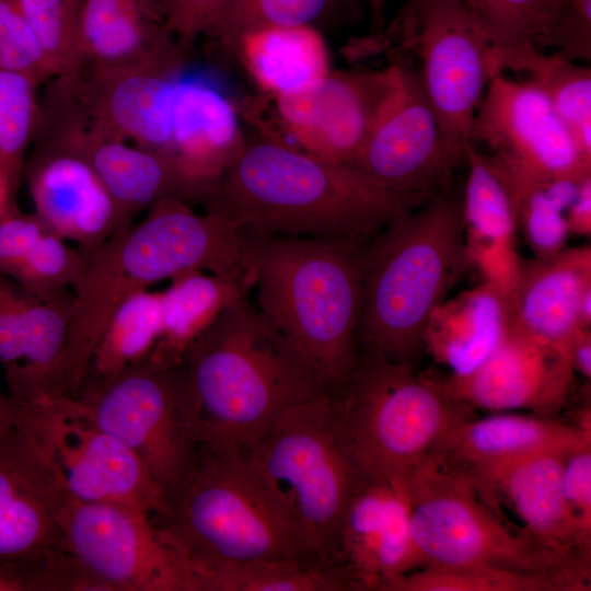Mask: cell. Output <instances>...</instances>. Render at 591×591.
<instances>
[{
    "instance_id": "1",
    "label": "cell",
    "mask_w": 591,
    "mask_h": 591,
    "mask_svg": "<svg viewBox=\"0 0 591 591\" xmlns=\"http://www.w3.org/2000/svg\"><path fill=\"white\" fill-rule=\"evenodd\" d=\"M428 199L280 139L246 140L204 205L244 234L338 239L366 245L391 220Z\"/></svg>"
},
{
    "instance_id": "7",
    "label": "cell",
    "mask_w": 591,
    "mask_h": 591,
    "mask_svg": "<svg viewBox=\"0 0 591 591\" xmlns=\"http://www.w3.org/2000/svg\"><path fill=\"white\" fill-rule=\"evenodd\" d=\"M245 457L309 555L340 564L338 528L362 474L343 440L335 392L285 409Z\"/></svg>"
},
{
    "instance_id": "48",
    "label": "cell",
    "mask_w": 591,
    "mask_h": 591,
    "mask_svg": "<svg viewBox=\"0 0 591 591\" xmlns=\"http://www.w3.org/2000/svg\"><path fill=\"white\" fill-rule=\"evenodd\" d=\"M567 357L575 374L591 379V328H579L572 336Z\"/></svg>"
},
{
    "instance_id": "38",
    "label": "cell",
    "mask_w": 591,
    "mask_h": 591,
    "mask_svg": "<svg viewBox=\"0 0 591 591\" xmlns=\"http://www.w3.org/2000/svg\"><path fill=\"white\" fill-rule=\"evenodd\" d=\"M39 85L26 73L0 70V166L15 199L35 134Z\"/></svg>"
},
{
    "instance_id": "8",
    "label": "cell",
    "mask_w": 591,
    "mask_h": 591,
    "mask_svg": "<svg viewBox=\"0 0 591 591\" xmlns=\"http://www.w3.org/2000/svg\"><path fill=\"white\" fill-rule=\"evenodd\" d=\"M412 535L422 568L487 565L548 575L590 590L583 572L512 524L463 473L432 456L408 480Z\"/></svg>"
},
{
    "instance_id": "31",
    "label": "cell",
    "mask_w": 591,
    "mask_h": 591,
    "mask_svg": "<svg viewBox=\"0 0 591 591\" xmlns=\"http://www.w3.org/2000/svg\"><path fill=\"white\" fill-rule=\"evenodd\" d=\"M467 178L462 212L467 247L515 246L514 202L507 176L495 157L472 142L465 147Z\"/></svg>"
},
{
    "instance_id": "43",
    "label": "cell",
    "mask_w": 591,
    "mask_h": 591,
    "mask_svg": "<svg viewBox=\"0 0 591 591\" xmlns=\"http://www.w3.org/2000/svg\"><path fill=\"white\" fill-rule=\"evenodd\" d=\"M561 489L572 520L582 534L591 538V440L566 453Z\"/></svg>"
},
{
    "instance_id": "12",
    "label": "cell",
    "mask_w": 591,
    "mask_h": 591,
    "mask_svg": "<svg viewBox=\"0 0 591 591\" xmlns=\"http://www.w3.org/2000/svg\"><path fill=\"white\" fill-rule=\"evenodd\" d=\"M69 94L46 86L23 179L34 213L46 229L81 250L106 241L125 225L120 211L78 147Z\"/></svg>"
},
{
    "instance_id": "24",
    "label": "cell",
    "mask_w": 591,
    "mask_h": 591,
    "mask_svg": "<svg viewBox=\"0 0 591 591\" xmlns=\"http://www.w3.org/2000/svg\"><path fill=\"white\" fill-rule=\"evenodd\" d=\"M77 50L81 71L137 63L184 68L187 55L154 0H83Z\"/></svg>"
},
{
    "instance_id": "19",
    "label": "cell",
    "mask_w": 591,
    "mask_h": 591,
    "mask_svg": "<svg viewBox=\"0 0 591 591\" xmlns=\"http://www.w3.org/2000/svg\"><path fill=\"white\" fill-rule=\"evenodd\" d=\"M69 495L36 443L16 426L0 433V565L66 548L59 515Z\"/></svg>"
},
{
    "instance_id": "15",
    "label": "cell",
    "mask_w": 591,
    "mask_h": 591,
    "mask_svg": "<svg viewBox=\"0 0 591 591\" xmlns=\"http://www.w3.org/2000/svg\"><path fill=\"white\" fill-rule=\"evenodd\" d=\"M470 142L538 179L591 175V161L547 97L506 72L491 77L474 116Z\"/></svg>"
},
{
    "instance_id": "40",
    "label": "cell",
    "mask_w": 591,
    "mask_h": 591,
    "mask_svg": "<svg viewBox=\"0 0 591 591\" xmlns=\"http://www.w3.org/2000/svg\"><path fill=\"white\" fill-rule=\"evenodd\" d=\"M67 242L47 229L8 277L33 296L71 291L80 275L82 253Z\"/></svg>"
},
{
    "instance_id": "3",
    "label": "cell",
    "mask_w": 591,
    "mask_h": 591,
    "mask_svg": "<svg viewBox=\"0 0 591 591\" xmlns=\"http://www.w3.org/2000/svg\"><path fill=\"white\" fill-rule=\"evenodd\" d=\"M471 266L462 197L447 188L395 217L362 247L359 344L415 366L432 312Z\"/></svg>"
},
{
    "instance_id": "36",
    "label": "cell",
    "mask_w": 591,
    "mask_h": 591,
    "mask_svg": "<svg viewBox=\"0 0 591 591\" xmlns=\"http://www.w3.org/2000/svg\"><path fill=\"white\" fill-rule=\"evenodd\" d=\"M477 21L494 48L533 45L555 48L561 0H459Z\"/></svg>"
},
{
    "instance_id": "2",
    "label": "cell",
    "mask_w": 591,
    "mask_h": 591,
    "mask_svg": "<svg viewBox=\"0 0 591 591\" xmlns=\"http://www.w3.org/2000/svg\"><path fill=\"white\" fill-rule=\"evenodd\" d=\"M183 361L199 407L200 442L243 454L285 409L331 392L247 296L220 312Z\"/></svg>"
},
{
    "instance_id": "13",
    "label": "cell",
    "mask_w": 591,
    "mask_h": 591,
    "mask_svg": "<svg viewBox=\"0 0 591 591\" xmlns=\"http://www.w3.org/2000/svg\"><path fill=\"white\" fill-rule=\"evenodd\" d=\"M396 69L390 101L350 165L394 190L430 199L464 160L449 147L415 62L387 50Z\"/></svg>"
},
{
    "instance_id": "16",
    "label": "cell",
    "mask_w": 591,
    "mask_h": 591,
    "mask_svg": "<svg viewBox=\"0 0 591 591\" xmlns=\"http://www.w3.org/2000/svg\"><path fill=\"white\" fill-rule=\"evenodd\" d=\"M395 86L396 69L390 60L382 69L332 70L304 89L275 97L276 111L298 149L350 164Z\"/></svg>"
},
{
    "instance_id": "33",
    "label": "cell",
    "mask_w": 591,
    "mask_h": 591,
    "mask_svg": "<svg viewBox=\"0 0 591 591\" xmlns=\"http://www.w3.org/2000/svg\"><path fill=\"white\" fill-rule=\"evenodd\" d=\"M360 591L343 564L264 559L229 566L204 576L198 591Z\"/></svg>"
},
{
    "instance_id": "4",
    "label": "cell",
    "mask_w": 591,
    "mask_h": 591,
    "mask_svg": "<svg viewBox=\"0 0 591 591\" xmlns=\"http://www.w3.org/2000/svg\"><path fill=\"white\" fill-rule=\"evenodd\" d=\"M244 235L255 304L325 386L337 392L359 354L363 245L328 237Z\"/></svg>"
},
{
    "instance_id": "49",
    "label": "cell",
    "mask_w": 591,
    "mask_h": 591,
    "mask_svg": "<svg viewBox=\"0 0 591 591\" xmlns=\"http://www.w3.org/2000/svg\"><path fill=\"white\" fill-rule=\"evenodd\" d=\"M18 407L9 394L0 391V433L16 426Z\"/></svg>"
},
{
    "instance_id": "6",
    "label": "cell",
    "mask_w": 591,
    "mask_h": 591,
    "mask_svg": "<svg viewBox=\"0 0 591 591\" xmlns=\"http://www.w3.org/2000/svg\"><path fill=\"white\" fill-rule=\"evenodd\" d=\"M345 445L361 474L408 480L475 409L443 384L363 348L346 383L335 392Z\"/></svg>"
},
{
    "instance_id": "37",
    "label": "cell",
    "mask_w": 591,
    "mask_h": 591,
    "mask_svg": "<svg viewBox=\"0 0 591 591\" xmlns=\"http://www.w3.org/2000/svg\"><path fill=\"white\" fill-rule=\"evenodd\" d=\"M381 591H580L558 577L487 565L437 566L386 581Z\"/></svg>"
},
{
    "instance_id": "39",
    "label": "cell",
    "mask_w": 591,
    "mask_h": 591,
    "mask_svg": "<svg viewBox=\"0 0 591 591\" xmlns=\"http://www.w3.org/2000/svg\"><path fill=\"white\" fill-rule=\"evenodd\" d=\"M55 77L81 73L77 37L83 0H16Z\"/></svg>"
},
{
    "instance_id": "35",
    "label": "cell",
    "mask_w": 591,
    "mask_h": 591,
    "mask_svg": "<svg viewBox=\"0 0 591 591\" xmlns=\"http://www.w3.org/2000/svg\"><path fill=\"white\" fill-rule=\"evenodd\" d=\"M341 11L358 12L352 0H220L204 36L228 50L246 32L274 26L317 27Z\"/></svg>"
},
{
    "instance_id": "44",
    "label": "cell",
    "mask_w": 591,
    "mask_h": 591,
    "mask_svg": "<svg viewBox=\"0 0 591 591\" xmlns=\"http://www.w3.org/2000/svg\"><path fill=\"white\" fill-rule=\"evenodd\" d=\"M47 229L35 216L19 208L0 217V274L10 276Z\"/></svg>"
},
{
    "instance_id": "29",
    "label": "cell",
    "mask_w": 591,
    "mask_h": 591,
    "mask_svg": "<svg viewBox=\"0 0 591 591\" xmlns=\"http://www.w3.org/2000/svg\"><path fill=\"white\" fill-rule=\"evenodd\" d=\"M498 72L511 71L552 103L570 129L583 157L591 161V69L533 45L493 48Z\"/></svg>"
},
{
    "instance_id": "14",
    "label": "cell",
    "mask_w": 591,
    "mask_h": 591,
    "mask_svg": "<svg viewBox=\"0 0 591 591\" xmlns=\"http://www.w3.org/2000/svg\"><path fill=\"white\" fill-rule=\"evenodd\" d=\"M59 525L66 548L108 591H194L179 556L142 512L69 496Z\"/></svg>"
},
{
    "instance_id": "30",
    "label": "cell",
    "mask_w": 591,
    "mask_h": 591,
    "mask_svg": "<svg viewBox=\"0 0 591 591\" xmlns=\"http://www.w3.org/2000/svg\"><path fill=\"white\" fill-rule=\"evenodd\" d=\"M250 291L236 280L201 270L173 278L161 291V334L147 359L161 364L182 362L188 346L220 312Z\"/></svg>"
},
{
    "instance_id": "45",
    "label": "cell",
    "mask_w": 591,
    "mask_h": 591,
    "mask_svg": "<svg viewBox=\"0 0 591 591\" xmlns=\"http://www.w3.org/2000/svg\"><path fill=\"white\" fill-rule=\"evenodd\" d=\"M170 33L186 48L205 35L220 0H154Z\"/></svg>"
},
{
    "instance_id": "23",
    "label": "cell",
    "mask_w": 591,
    "mask_h": 591,
    "mask_svg": "<svg viewBox=\"0 0 591 591\" xmlns=\"http://www.w3.org/2000/svg\"><path fill=\"white\" fill-rule=\"evenodd\" d=\"M588 440L591 428L557 417L496 412L452 428L430 456L471 475L543 452L568 451Z\"/></svg>"
},
{
    "instance_id": "25",
    "label": "cell",
    "mask_w": 591,
    "mask_h": 591,
    "mask_svg": "<svg viewBox=\"0 0 591 591\" xmlns=\"http://www.w3.org/2000/svg\"><path fill=\"white\" fill-rule=\"evenodd\" d=\"M591 286V246L565 247L559 253L523 260L509 303L508 323L567 356L579 326V304ZM568 358V357H567Z\"/></svg>"
},
{
    "instance_id": "32",
    "label": "cell",
    "mask_w": 591,
    "mask_h": 591,
    "mask_svg": "<svg viewBox=\"0 0 591 591\" xmlns=\"http://www.w3.org/2000/svg\"><path fill=\"white\" fill-rule=\"evenodd\" d=\"M496 159L511 188L518 232L534 257L545 258L559 253L570 235L566 212L581 183L591 175L581 179L544 181Z\"/></svg>"
},
{
    "instance_id": "51",
    "label": "cell",
    "mask_w": 591,
    "mask_h": 591,
    "mask_svg": "<svg viewBox=\"0 0 591 591\" xmlns=\"http://www.w3.org/2000/svg\"><path fill=\"white\" fill-rule=\"evenodd\" d=\"M0 591H22L12 563L0 565Z\"/></svg>"
},
{
    "instance_id": "42",
    "label": "cell",
    "mask_w": 591,
    "mask_h": 591,
    "mask_svg": "<svg viewBox=\"0 0 591 591\" xmlns=\"http://www.w3.org/2000/svg\"><path fill=\"white\" fill-rule=\"evenodd\" d=\"M28 294L0 274V364L5 380L22 368L25 354V313Z\"/></svg>"
},
{
    "instance_id": "34",
    "label": "cell",
    "mask_w": 591,
    "mask_h": 591,
    "mask_svg": "<svg viewBox=\"0 0 591 591\" xmlns=\"http://www.w3.org/2000/svg\"><path fill=\"white\" fill-rule=\"evenodd\" d=\"M161 328V291L142 289L130 293L109 316L86 375L107 378L147 359L159 340Z\"/></svg>"
},
{
    "instance_id": "9",
    "label": "cell",
    "mask_w": 591,
    "mask_h": 591,
    "mask_svg": "<svg viewBox=\"0 0 591 591\" xmlns=\"http://www.w3.org/2000/svg\"><path fill=\"white\" fill-rule=\"evenodd\" d=\"M72 398L140 459L173 507L201 441L199 407L184 361L144 359L107 378L86 375Z\"/></svg>"
},
{
    "instance_id": "47",
    "label": "cell",
    "mask_w": 591,
    "mask_h": 591,
    "mask_svg": "<svg viewBox=\"0 0 591 591\" xmlns=\"http://www.w3.org/2000/svg\"><path fill=\"white\" fill-rule=\"evenodd\" d=\"M569 234L588 235L591 233V176L580 185L577 196L566 212Z\"/></svg>"
},
{
    "instance_id": "10",
    "label": "cell",
    "mask_w": 591,
    "mask_h": 591,
    "mask_svg": "<svg viewBox=\"0 0 591 591\" xmlns=\"http://www.w3.org/2000/svg\"><path fill=\"white\" fill-rule=\"evenodd\" d=\"M366 43L415 62L449 147L465 162L474 116L497 73L477 21L459 0H407L386 34Z\"/></svg>"
},
{
    "instance_id": "46",
    "label": "cell",
    "mask_w": 591,
    "mask_h": 591,
    "mask_svg": "<svg viewBox=\"0 0 591 591\" xmlns=\"http://www.w3.org/2000/svg\"><path fill=\"white\" fill-rule=\"evenodd\" d=\"M561 4L557 48L569 58L588 60L591 57V0H561Z\"/></svg>"
},
{
    "instance_id": "21",
    "label": "cell",
    "mask_w": 591,
    "mask_h": 591,
    "mask_svg": "<svg viewBox=\"0 0 591 591\" xmlns=\"http://www.w3.org/2000/svg\"><path fill=\"white\" fill-rule=\"evenodd\" d=\"M568 451L543 452L465 475L497 510L507 506L520 520L519 526L541 546L590 573L591 538L578 529L563 496L561 473Z\"/></svg>"
},
{
    "instance_id": "26",
    "label": "cell",
    "mask_w": 591,
    "mask_h": 591,
    "mask_svg": "<svg viewBox=\"0 0 591 591\" xmlns=\"http://www.w3.org/2000/svg\"><path fill=\"white\" fill-rule=\"evenodd\" d=\"M246 139L232 101L199 76L177 77L167 154L192 176L216 186Z\"/></svg>"
},
{
    "instance_id": "20",
    "label": "cell",
    "mask_w": 591,
    "mask_h": 591,
    "mask_svg": "<svg viewBox=\"0 0 591 591\" xmlns=\"http://www.w3.org/2000/svg\"><path fill=\"white\" fill-rule=\"evenodd\" d=\"M182 72L183 68L159 63L84 68L77 89L91 128L166 153L175 81Z\"/></svg>"
},
{
    "instance_id": "11",
    "label": "cell",
    "mask_w": 591,
    "mask_h": 591,
    "mask_svg": "<svg viewBox=\"0 0 591 591\" xmlns=\"http://www.w3.org/2000/svg\"><path fill=\"white\" fill-rule=\"evenodd\" d=\"M16 427L36 443L71 498L127 507L154 522L171 513L170 502L140 459L74 398L18 407Z\"/></svg>"
},
{
    "instance_id": "17",
    "label": "cell",
    "mask_w": 591,
    "mask_h": 591,
    "mask_svg": "<svg viewBox=\"0 0 591 591\" xmlns=\"http://www.w3.org/2000/svg\"><path fill=\"white\" fill-rule=\"evenodd\" d=\"M575 375L561 350L507 323L498 344L477 367L441 380L473 409L528 410L556 418L573 392Z\"/></svg>"
},
{
    "instance_id": "22",
    "label": "cell",
    "mask_w": 591,
    "mask_h": 591,
    "mask_svg": "<svg viewBox=\"0 0 591 591\" xmlns=\"http://www.w3.org/2000/svg\"><path fill=\"white\" fill-rule=\"evenodd\" d=\"M73 137L116 202L126 227L165 198L205 205L215 185L187 173L170 154L104 137L90 126L84 106L73 119Z\"/></svg>"
},
{
    "instance_id": "18",
    "label": "cell",
    "mask_w": 591,
    "mask_h": 591,
    "mask_svg": "<svg viewBox=\"0 0 591 591\" xmlns=\"http://www.w3.org/2000/svg\"><path fill=\"white\" fill-rule=\"evenodd\" d=\"M337 554L360 591H380L386 581L422 568L407 480L360 476L341 515Z\"/></svg>"
},
{
    "instance_id": "5",
    "label": "cell",
    "mask_w": 591,
    "mask_h": 591,
    "mask_svg": "<svg viewBox=\"0 0 591 591\" xmlns=\"http://www.w3.org/2000/svg\"><path fill=\"white\" fill-rule=\"evenodd\" d=\"M179 556L194 591L216 570L264 559L314 560L245 454L200 442L171 513L154 522ZM320 563V561H318Z\"/></svg>"
},
{
    "instance_id": "27",
    "label": "cell",
    "mask_w": 591,
    "mask_h": 591,
    "mask_svg": "<svg viewBox=\"0 0 591 591\" xmlns=\"http://www.w3.org/2000/svg\"><path fill=\"white\" fill-rule=\"evenodd\" d=\"M227 51L274 99L304 89L332 71L326 42L310 25L253 30L240 35Z\"/></svg>"
},
{
    "instance_id": "52",
    "label": "cell",
    "mask_w": 591,
    "mask_h": 591,
    "mask_svg": "<svg viewBox=\"0 0 591 591\" xmlns=\"http://www.w3.org/2000/svg\"><path fill=\"white\" fill-rule=\"evenodd\" d=\"M369 5L371 7V10L373 12L374 18L380 23L382 11L384 9V5L389 0H366Z\"/></svg>"
},
{
    "instance_id": "28",
    "label": "cell",
    "mask_w": 591,
    "mask_h": 591,
    "mask_svg": "<svg viewBox=\"0 0 591 591\" xmlns=\"http://www.w3.org/2000/svg\"><path fill=\"white\" fill-rule=\"evenodd\" d=\"M508 323L501 296L488 283L456 298L445 299L434 309L424 339L433 358L451 370L465 374L495 348Z\"/></svg>"
},
{
    "instance_id": "41",
    "label": "cell",
    "mask_w": 591,
    "mask_h": 591,
    "mask_svg": "<svg viewBox=\"0 0 591 591\" xmlns=\"http://www.w3.org/2000/svg\"><path fill=\"white\" fill-rule=\"evenodd\" d=\"M0 70L26 73L40 84L55 77L16 0H0Z\"/></svg>"
},
{
    "instance_id": "50",
    "label": "cell",
    "mask_w": 591,
    "mask_h": 591,
    "mask_svg": "<svg viewBox=\"0 0 591 591\" xmlns=\"http://www.w3.org/2000/svg\"><path fill=\"white\" fill-rule=\"evenodd\" d=\"M16 208H19L16 199L13 197L8 178L0 166V217Z\"/></svg>"
}]
</instances>
